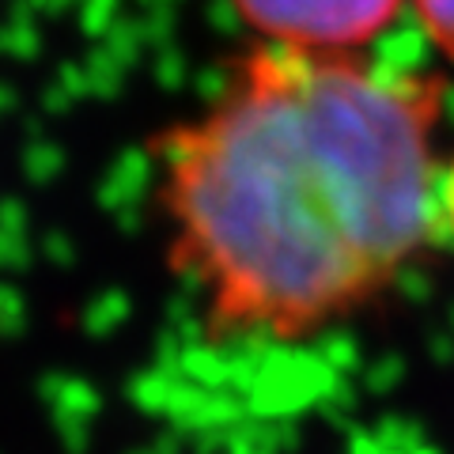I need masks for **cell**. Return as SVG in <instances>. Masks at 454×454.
I'll use <instances>...</instances> for the list:
<instances>
[{
  "label": "cell",
  "instance_id": "obj_3",
  "mask_svg": "<svg viewBox=\"0 0 454 454\" xmlns=\"http://www.w3.org/2000/svg\"><path fill=\"white\" fill-rule=\"evenodd\" d=\"M432 46L454 61V0H413Z\"/></svg>",
  "mask_w": 454,
  "mask_h": 454
},
{
  "label": "cell",
  "instance_id": "obj_4",
  "mask_svg": "<svg viewBox=\"0 0 454 454\" xmlns=\"http://www.w3.org/2000/svg\"><path fill=\"white\" fill-rule=\"evenodd\" d=\"M443 223L454 239V160L447 163V175H443Z\"/></svg>",
  "mask_w": 454,
  "mask_h": 454
},
{
  "label": "cell",
  "instance_id": "obj_2",
  "mask_svg": "<svg viewBox=\"0 0 454 454\" xmlns=\"http://www.w3.org/2000/svg\"><path fill=\"white\" fill-rule=\"evenodd\" d=\"M262 42L295 50L356 53L379 38L405 0H231Z\"/></svg>",
  "mask_w": 454,
  "mask_h": 454
},
{
  "label": "cell",
  "instance_id": "obj_1",
  "mask_svg": "<svg viewBox=\"0 0 454 454\" xmlns=\"http://www.w3.org/2000/svg\"><path fill=\"white\" fill-rule=\"evenodd\" d=\"M443 83L254 46L155 145L170 262L220 337L295 340L379 300L443 223Z\"/></svg>",
  "mask_w": 454,
  "mask_h": 454
}]
</instances>
